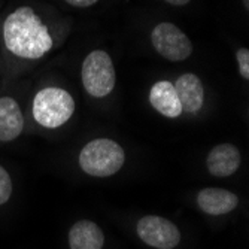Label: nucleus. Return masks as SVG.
<instances>
[{"instance_id": "13", "label": "nucleus", "mask_w": 249, "mask_h": 249, "mask_svg": "<svg viewBox=\"0 0 249 249\" xmlns=\"http://www.w3.org/2000/svg\"><path fill=\"white\" fill-rule=\"evenodd\" d=\"M12 194V180L9 173L0 166V206L11 198Z\"/></svg>"}, {"instance_id": "10", "label": "nucleus", "mask_w": 249, "mask_h": 249, "mask_svg": "<svg viewBox=\"0 0 249 249\" xmlns=\"http://www.w3.org/2000/svg\"><path fill=\"white\" fill-rule=\"evenodd\" d=\"M200 209L209 215H225L236 209L239 205V197L222 188H205L197 196Z\"/></svg>"}, {"instance_id": "5", "label": "nucleus", "mask_w": 249, "mask_h": 249, "mask_svg": "<svg viewBox=\"0 0 249 249\" xmlns=\"http://www.w3.org/2000/svg\"><path fill=\"white\" fill-rule=\"evenodd\" d=\"M154 50L169 61H184L193 54L188 36L172 22H160L151 33Z\"/></svg>"}, {"instance_id": "3", "label": "nucleus", "mask_w": 249, "mask_h": 249, "mask_svg": "<svg viewBox=\"0 0 249 249\" xmlns=\"http://www.w3.org/2000/svg\"><path fill=\"white\" fill-rule=\"evenodd\" d=\"M33 118L47 128H57L71 120L75 112L73 97L66 89L43 88L33 99Z\"/></svg>"}, {"instance_id": "2", "label": "nucleus", "mask_w": 249, "mask_h": 249, "mask_svg": "<svg viewBox=\"0 0 249 249\" xmlns=\"http://www.w3.org/2000/svg\"><path fill=\"white\" fill-rule=\"evenodd\" d=\"M124 149L112 139L100 138L87 143L79 154L81 169L96 178L115 175L124 164Z\"/></svg>"}, {"instance_id": "16", "label": "nucleus", "mask_w": 249, "mask_h": 249, "mask_svg": "<svg viewBox=\"0 0 249 249\" xmlns=\"http://www.w3.org/2000/svg\"><path fill=\"white\" fill-rule=\"evenodd\" d=\"M164 2H167L173 6H184L190 2V0H164Z\"/></svg>"}, {"instance_id": "12", "label": "nucleus", "mask_w": 249, "mask_h": 249, "mask_svg": "<svg viewBox=\"0 0 249 249\" xmlns=\"http://www.w3.org/2000/svg\"><path fill=\"white\" fill-rule=\"evenodd\" d=\"M105 234L97 224L88 219L78 221L69 231L71 249H102Z\"/></svg>"}, {"instance_id": "7", "label": "nucleus", "mask_w": 249, "mask_h": 249, "mask_svg": "<svg viewBox=\"0 0 249 249\" xmlns=\"http://www.w3.org/2000/svg\"><path fill=\"white\" fill-rule=\"evenodd\" d=\"M240 151L231 143H221L212 148L206 158L208 170L218 178L233 175L240 167Z\"/></svg>"}, {"instance_id": "9", "label": "nucleus", "mask_w": 249, "mask_h": 249, "mask_svg": "<svg viewBox=\"0 0 249 249\" xmlns=\"http://www.w3.org/2000/svg\"><path fill=\"white\" fill-rule=\"evenodd\" d=\"M24 128V117L18 102L12 97H0V142L17 139Z\"/></svg>"}, {"instance_id": "14", "label": "nucleus", "mask_w": 249, "mask_h": 249, "mask_svg": "<svg viewBox=\"0 0 249 249\" xmlns=\"http://www.w3.org/2000/svg\"><path fill=\"white\" fill-rule=\"evenodd\" d=\"M237 64H239V73L242 78L249 79V50L248 48H240L236 54Z\"/></svg>"}, {"instance_id": "17", "label": "nucleus", "mask_w": 249, "mask_h": 249, "mask_svg": "<svg viewBox=\"0 0 249 249\" xmlns=\"http://www.w3.org/2000/svg\"><path fill=\"white\" fill-rule=\"evenodd\" d=\"M243 6L245 9H249V0H243Z\"/></svg>"}, {"instance_id": "11", "label": "nucleus", "mask_w": 249, "mask_h": 249, "mask_svg": "<svg viewBox=\"0 0 249 249\" xmlns=\"http://www.w3.org/2000/svg\"><path fill=\"white\" fill-rule=\"evenodd\" d=\"M149 102L157 112L167 118H176L182 114V106L176 94L175 85L169 81H158L152 85Z\"/></svg>"}, {"instance_id": "4", "label": "nucleus", "mask_w": 249, "mask_h": 249, "mask_svg": "<svg viewBox=\"0 0 249 249\" xmlns=\"http://www.w3.org/2000/svg\"><path fill=\"white\" fill-rule=\"evenodd\" d=\"M81 73L85 91L93 97H106L115 87L117 75L114 63L109 54L102 50H96L85 57Z\"/></svg>"}, {"instance_id": "6", "label": "nucleus", "mask_w": 249, "mask_h": 249, "mask_svg": "<svg viewBox=\"0 0 249 249\" xmlns=\"http://www.w3.org/2000/svg\"><path fill=\"white\" fill-rule=\"evenodd\" d=\"M138 234L149 246L157 249H173L180 242V233L176 225L161 216L148 215L139 219Z\"/></svg>"}, {"instance_id": "1", "label": "nucleus", "mask_w": 249, "mask_h": 249, "mask_svg": "<svg viewBox=\"0 0 249 249\" xmlns=\"http://www.w3.org/2000/svg\"><path fill=\"white\" fill-rule=\"evenodd\" d=\"M3 42L12 55L22 60L42 58L53 48L48 27L29 6H21L6 17Z\"/></svg>"}, {"instance_id": "8", "label": "nucleus", "mask_w": 249, "mask_h": 249, "mask_svg": "<svg viewBox=\"0 0 249 249\" xmlns=\"http://www.w3.org/2000/svg\"><path fill=\"white\" fill-rule=\"evenodd\" d=\"M173 85L182 110L197 114L205 103V88H203L200 78L194 73H185L179 76Z\"/></svg>"}, {"instance_id": "15", "label": "nucleus", "mask_w": 249, "mask_h": 249, "mask_svg": "<svg viewBox=\"0 0 249 249\" xmlns=\"http://www.w3.org/2000/svg\"><path fill=\"white\" fill-rule=\"evenodd\" d=\"M66 2L72 6H76V8H88V6L96 5L99 0H66Z\"/></svg>"}]
</instances>
